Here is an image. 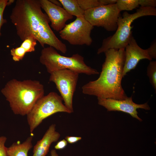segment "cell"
Masks as SVG:
<instances>
[{
  "label": "cell",
  "mask_w": 156,
  "mask_h": 156,
  "mask_svg": "<svg viewBox=\"0 0 156 156\" xmlns=\"http://www.w3.org/2000/svg\"><path fill=\"white\" fill-rule=\"evenodd\" d=\"M10 18L22 41L33 36L43 48L47 44L63 53L66 52V44L57 37L49 25L50 20L42 11L39 0H16Z\"/></svg>",
  "instance_id": "cell-1"
},
{
  "label": "cell",
  "mask_w": 156,
  "mask_h": 156,
  "mask_svg": "<svg viewBox=\"0 0 156 156\" xmlns=\"http://www.w3.org/2000/svg\"><path fill=\"white\" fill-rule=\"evenodd\" d=\"M104 53L105 58L99 77L84 85L82 92L97 98L125 99L128 97L121 85L125 49H110Z\"/></svg>",
  "instance_id": "cell-2"
},
{
  "label": "cell",
  "mask_w": 156,
  "mask_h": 156,
  "mask_svg": "<svg viewBox=\"0 0 156 156\" xmlns=\"http://www.w3.org/2000/svg\"><path fill=\"white\" fill-rule=\"evenodd\" d=\"M1 92L9 103L13 113L24 116L28 114L36 102L44 96V89L38 81H21L13 79L6 83Z\"/></svg>",
  "instance_id": "cell-3"
},
{
  "label": "cell",
  "mask_w": 156,
  "mask_h": 156,
  "mask_svg": "<svg viewBox=\"0 0 156 156\" xmlns=\"http://www.w3.org/2000/svg\"><path fill=\"white\" fill-rule=\"evenodd\" d=\"M156 9L151 7H140L132 14L126 11L120 16L117 22V28L112 36L104 39L97 51L98 54L110 49H125L132 36L131 24L135 19L142 16H156Z\"/></svg>",
  "instance_id": "cell-4"
},
{
  "label": "cell",
  "mask_w": 156,
  "mask_h": 156,
  "mask_svg": "<svg viewBox=\"0 0 156 156\" xmlns=\"http://www.w3.org/2000/svg\"><path fill=\"white\" fill-rule=\"evenodd\" d=\"M39 60L50 74L57 70L65 69L72 70L79 74L88 75L99 74L96 70L87 65L83 57L80 55L75 54L70 57L63 56L50 46L43 48Z\"/></svg>",
  "instance_id": "cell-5"
},
{
  "label": "cell",
  "mask_w": 156,
  "mask_h": 156,
  "mask_svg": "<svg viewBox=\"0 0 156 156\" xmlns=\"http://www.w3.org/2000/svg\"><path fill=\"white\" fill-rule=\"evenodd\" d=\"M63 101L61 96L54 92L39 99L27 115L30 132L32 133L44 119L54 114L59 112L71 113Z\"/></svg>",
  "instance_id": "cell-6"
},
{
  "label": "cell",
  "mask_w": 156,
  "mask_h": 156,
  "mask_svg": "<svg viewBox=\"0 0 156 156\" xmlns=\"http://www.w3.org/2000/svg\"><path fill=\"white\" fill-rule=\"evenodd\" d=\"M120 12L116 3L101 5L85 10L84 17L93 27H101L112 31L117 29Z\"/></svg>",
  "instance_id": "cell-7"
},
{
  "label": "cell",
  "mask_w": 156,
  "mask_h": 156,
  "mask_svg": "<svg viewBox=\"0 0 156 156\" xmlns=\"http://www.w3.org/2000/svg\"><path fill=\"white\" fill-rule=\"evenodd\" d=\"M50 74L49 81L55 83L64 102V105L73 113V98L79 74L72 70L65 69L55 71Z\"/></svg>",
  "instance_id": "cell-8"
},
{
  "label": "cell",
  "mask_w": 156,
  "mask_h": 156,
  "mask_svg": "<svg viewBox=\"0 0 156 156\" xmlns=\"http://www.w3.org/2000/svg\"><path fill=\"white\" fill-rule=\"evenodd\" d=\"M84 16L77 17L73 22L66 24L59 32L62 39L74 45H90L92 40L91 33L94 28Z\"/></svg>",
  "instance_id": "cell-9"
},
{
  "label": "cell",
  "mask_w": 156,
  "mask_h": 156,
  "mask_svg": "<svg viewBox=\"0 0 156 156\" xmlns=\"http://www.w3.org/2000/svg\"><path fill=\"white\" fill-rule=\"evenodd\" d=\"M97 99L98 104L104 107L107 111H121L127 113L140 121L142 120L138 116V113L137 109L141 108L148 110L150 109L147 103L141 104L134 103L132 100V96L122 100L111 99Z\"/></svg>",
  "instance_id": "cell-10"
},
{
  "label": "cell",
  "mask_w": 156,
  "mask_h": 156,
  "mask_svg": "<svg viewBox=\"0 0 156 156\" xmlns=\"http://www.w3.org/2000/svg\"><path fill=\"white\" fill-rule=\"evenodd\" d=\"M41 7L45 12L51 22V26L57 31L62 30L68 21L73 16L69 14L63 8L52 3L48 0H39Z\"/></svg>",
  "instance_id": "cell-11"
},
{
  "label": "cell",
  "mask_w": 156,
  "mask_h": 156,
  "mask_svg": "<svg viewBox=\"0 0 156 156\" xmlns=\"http://www.w3.org/2000/svg\"><path fill=\"white\" fill-rule=\"evenodd\" d=\"M125 59L122 72V77L127 73L134 69L140 61L147 59L150 61L152 59L149 55L147 49L141 48L132 36L128 44L125 48Z\"/></svg>",
  "instance_id": "cell-12"
},
{
  "label": "cell",
  "mask_w": 156,
  "mask_h": 156,
  "mask_svg": "<svg viewBox=\"0 0 156 156\" xmlns=\"http://www.w3.org/2000/svg\"><path fill=\"white\" fill-rule=\"evenodd\" d=\"M56 125H51L42 138L38 141L34 146L32 156H46L48 153L51 144L57 142L60 136V133L56 130Z\"/></svg>",
  "instance_id": "cell-13"
},
{
  "label": "cell",
  "mask_w": 156,
  "mask_h": 156,
  "mask_svg": "<svg viewBox=\"0 0 156 156\" xmlns=\"http://www.w3.org/2000/svg\"><path fill=\"white\" fill-rule=\"evenodd\" d=\"M37 42L34 36H31L23 41L20 47L11 49L10 54L13 60L15 62H19L23 60L26 53L34 52Z\"/></svg>",
  "instance_id": "cell-14"
},
{
  "label": "cell",
  "mask_w": 156,
  "mask_h": 156,
  "mask_svg": "<svg viewBox=\"0 0 156 156\" xmlns=\"http://www.w3.org/2000/svg\"><path fill=\"white\" fill-rule=\"evenodd\" d=\"M32 139L31 136L22 143L19 141L13 143L7 147V156H27L28 151L33 147Z\"/></svg>",
  "instance_id": "cell-15"
},
{
  "label": "cell",
  "mask_w": 156,
  "mask_h": 156,
  "mask_svg": "<svg viewBox=\"0 0 156 156\" xmlns=\"http://www.w3.org/2000/svg\"><path fill=\"white\" fill-rule=\"evenodd\" d=\"M63 8L70 15L76 17L84 16L85 11L79 6L77 0H59Z\"/></svg>",
  "instance_id": "cell-16"
},
{
  "label": "cell",
  "mask_w": 156,
  "mask_h": 156,
  "mask_svg": "<svg viewBox=\"0 0 156 156\" xmlns=\"http://www.w3.org/2000/svg\"><path fill=\"white\" fill-rule=\"evenodd\" d=\"M116 4L120 12L131 10L139 7V0H117Z\"/></svg>",
  "instance_id": "cell-17"
},
{
  "label": "cell",
  "mask_w": 156,
  "mask_h": 156,
  "mask_svg": "<svg viewBox=\"0 0 156 156\" xmlns=\"http://www.w3.org/2000/svg\"><path fill=\"white\" fill-rule=\"evenodd\" d=\"M147 75L150 83L156 90V61H151L147 68Z\"/></svg>",
  "instance_id": "cell-18"
},
{
  "label": "cell",
  "mask_w": 156,
  "mask_h": 156,
  "mask_svg": "<svg viewBox=\"0 0 156 156\" xmlns=\"http://www.w3.org/2000/svg\"><path fill=\"white\" fill-rule=\"evenodd\" d=\"M77 1L80 7L84 11L101 5L99 0H77Z\"/></svg>",
  "instance_id": "cell-19"
},
{
  "label": "cell",
  "mask_w": 156,
  "mask_h": 156,
  "mask_svg": "<svg viewBox=\"0 0 156 156\" xmlns=\"http://www.w3.org/2000/svg\"><path fill=\"white\" fill-rule=\"evenodd\" d=\"M8 0H0V36L1 35V30L2 25L7 22V20L3 17L4 10L8 5Z\"/></svg>",
  "instance_id": "cell-20"
},
{
  "label": "cell",
  "mask_w": 156,
  "mask_h": 156,
  "mask_svg": "<svg viewBox=\"0 0 156 156\" xmlns=\"http://www.w3.org/2000/svg\"><path fill=\"white\" fill-rule=\"evenodd\" d=\"M7 139L5 136H0V156H7V147L5 146Z\"/></svg>",
  "instance_id": "cell-21"
},
{
  "label": "cell",
  "mask_w": 156,
  "mask_h": 156,
  "mask_svg": "<svg viewBox=\"0 0 156 156\" xmlns=\"http://www.w3.org/2000/svg\"><path fill=\"white\" fill-rule=\"evenodd\" d=\"M139 5L140 6V7L155 8L156 6V0H139Z\"/></svg>",
  "instance_id": "cell-22"
},
{
  "label": "cell",
  "mask_w": 156,
  "mask_h": 156,
  "mask_svg": "<svg viewBox=\"0 0 156 156\" xmlns=\"http://www.w3.org/2000/svg\"><path fill=\"white\" fill-rule=\"evenodd\" d=\"M148 53L152 59L156 58V41L151 45L150 47L146 49Z\"/></svg>",
  "instance_id": "cell-23"
},
{
  "label": "cell",
  "mask_w": 156,
  "mask_h": 156,
  "mask_svg": "<svg viewBox=\"0 0 156 156\" xmlns=\"http://www.w3.org/2000/svg\"><path fill=\"white\" fill-rule=\"evenodd\" d=\"M68 142L65 139H63L58 142L55 146L56 149L61 150L64 148L67 145Z\"/></svg>",
  "instance_id": "cell-24"
},
{
  "label": "cell",
  "mask_w": 156,
  "mask_h": 156,
  "mask_svg": "<svg viewBox=\"0 0 156 156\" xmlns=\"http://www.w3.org/2000/svg\"><path fill=\"white\" fill-rule=\"evenodd\" d=\"M82 138L81 137L74 136H66L65 138V139L67 142L70 144H73L79 140H81Z\"/></svg>",
  "instance_id": "cell-25"
},
{
  "label": "cell",
  "mask_w": 156,
  "mask_h": 156,
  "mask_svg": "<svg viewBox=\"0 0 156 156\" xmlns=\"http://www.w3.org/2000/svg\"><path fill=\"white\" fill-rule=\"evenodd\" d=\"M117 0H99L101 5L116 4Z\"/></svg>",
  "instance_id": "cell-26"
},
{
  "label": "cell",
  "mask_w": 156,
  "mask_h": 156,
  "mask_svg": "<svg viewBox=\"0 0 156 156\" xmlns=\"http://www.w3.org/2000/svg\"><path fill=\"white\" fill-rule=\"evenodd\" d=\"M54 5L60 7L62 6V5L59 0H49Z\"/></svg>",
  "instance_id": "cell-27"
},
{
  "label": "cell",
  "mask_w": 156,
  "mask_h": 156,
  "mask_svg": "<svg viewBox=\"0 0 156 156\" xmlns=\"http://www.w3.org/2000/svg\"><path fill=\"white\" fill-rule=\"evenodd\" d=\"M51 156H59L56 150L54 149L52 150L51 151Z\"/></svg>",
  "instance_id": "cell-28"
},
{
  "label": "cell",
  "mask_w": 156,
  "mask_h": 156,
  "mask_svg": "<svg viewBox=\"0 0 156 156\" xmlns=\"http://www.w3.org/2000/svg\"><path fill=\"white\" fill-rule=\"evenodd\" d=\"M15 1L14 0H9L8 1V5H11Z\"/></svg>",
  "instance_id": "cell-29"
}]
</instances>
